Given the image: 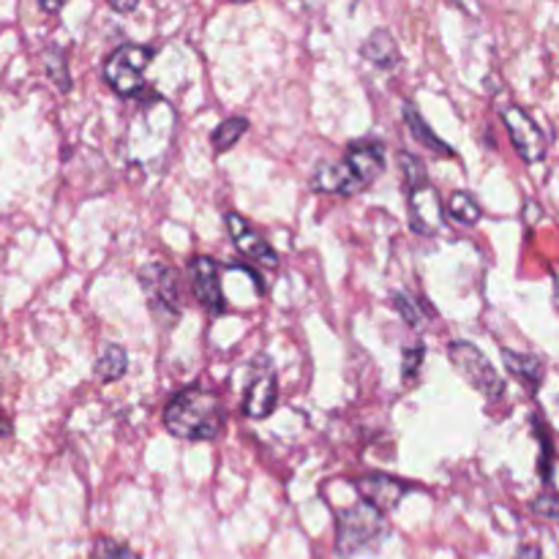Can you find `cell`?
Masks as SVG:
<instances>
[{"mask_svg": "<svg viewBox=\"0 0 559 559\" xmlns=\"http://www.w3.org/2000/svg\"><path fill=\"white\" fill-rule=\"evenodd\" d=\"M11 431V426H9V420L3 418V413H0V437H5Z\"/></svg>", "mask_w": 559, "mask_h": 559, "instance_id": "25", "label": "cell"}, {"mask_svg": "<svg viewBox=\"0 0 559 559\" xmlns=\"http://www.w3.org/2000/svg\"><path fill=\"white\" fill-rule=\"evenodd\" d=\"M533 511L538 516L551 519V522L559 524V495H540L538 500L533 502Z\"/></svg>", "mask_w": 559, "mask_h": 559, "instance_id": "21", "label": "cell"}, {"mask_svg": "<svg viewBox=\"0 0 559 559\" xmlns=\"http://www.w3.org/2000/svg\"><path fill=\"white\" fill-rule=\"evenodd\" d=\"M364 58H369L377 69H396L399 44L388 31H374L364 44Z\"/></svg>", "mask_w": 559, "mask_h": 559, "instance_id": "13", "label": "cell"}, {"mask_svg": "<svg viewBox=\"0 0 559 559\" xmlns=\"http://www.w3.org/2000/svg\"><path fill=\"white\" fill-rule=\"evenodd\" d=\"M249 129V120L246 118H227L216 131H213V151L216 153H227L235 142L243 136V131Z\"/></svg>", "mask_w": 559, "mask_h": 559, "instance_id": "18", "label": "cell"}, {"mask_svg": "<svg viewBox=\"0 0 559 559\" xmlns=\"http://www.w3.org/2000/svg\"><path fill=\"white\" fill-rule=\"evenodd\" d=\"M191 273V287H194L197 300L205 306L213 314H222L224 311V293L222 284H218V267L211 257H194L189 262Z\"/></svg>", "mask_w": 559, "mask_h": 559, "instance_id": "9", "label": "cell"}, {"mask_svg": "<svg viewBox=\"0 0 559 559\" xmlns=\"http://www.w3.org/2000/svg\"><path fill=\"white\" fill-rule=\"evenodd\" d=\"M126 369H129V355H126L123 347H118V344H107V347L98 353L96 374L102 377L104 382L120 380V377L126 374Z\"/></svg>", "mask_w": 559, "mask_h": 559, "instance_id": "16", "label": "cell"}, {"mask_svg": "<svg viewBox=\"0 0 559 559\" xmlns=\"http://www.w3.org/2000/svg\"><path fill=\"white\" fill-rule=\"evenodd\" d=\"M93 559H140V557H136V551H131L129 546H120L115 544V540H98Z\"/></svg>", "mask_w": 559, "mask_h": 559, "instance_id": "19", "label": "cell"}, {"mask_svg": "<svg viewBox=\"0 0 559 559\" xmlns=\"http://www.w3.org/2000/svg\"><path fill=\"white\" fill-rule=\"evenodd\" d=\"M388 538V524L382 511L369 502H358L349 511L338 513L336 551L338 557H355L364 551H374Z\"/></svg>", "mask_w": 559, "mask_h": 559, "instance_id": "3", "label": "cell"}, {"mask_svg": "<svg viewBox=\"0 0 559 559\" xmlns=\"http://www.w3.org/2000/svg\"><path fill=\"white\" fill-rule=\"evenodd\" d=\"M115 11H134L136 9V0H129V3H112Z\"/></svg>", "mask_w": 559, "mask_h": 559, "instance_id": "24", "label": "cell"}, {"mask_svg": "<svg viewBox=\"0 0 559 559\" xmlns=\"http://www.w3.org/2000/svg\"><path fill=\"white\" fill-rule=\"evenodd\" d=\"M442 205L440 194H437L435 186L429 180H420V183L409 186V224H413L415 233L420 235H437L442 229Z\"/></svg>", "mask_w": 559, "mask_h": 559, "instance_id": "8", "label": "cell"}, {"mask_svg": "<svg viewBox=\"0 0 559 559\" xmlns=\"http://www.w3.org/2000/svg\"><path fill=\"white\" fill-rule=\"evenodd\" d=\"M358 491L364 502L374 506L377 511H391L402 502L409 486L399 478H388V475H366L364 480H358Z\"/></svg>", "mask_w": 559, "mask_h": 559, "instance_id": "11", "label": "cell"}, {"mask_svg": "<svg viewBox=\"0 0 559 559\" xmlns=\"http://www.w3.org/2000/svg\"><path fill=\"white\" fill-rule=\"evenodd\" d=\"M448 355H451V364L456 366L459 374L469 382L478 393H484L491 402H500L506 396V382L497 374V369L491 366V360L480 353L475 344L469 342H453L448 347Z\"/></svg>", "mask_w": 559, "mask_h": 559, "instance_id": "4", "label": "cell"}, {"mask_svg": "<svg viewBox=\"0 0 559 559\" xmlns=\"http://www.w3.org/2000/svg\"><path fill=\"white\" fill-rule=\"evenodd\" d=\"M404 120H407L409 131H413V136L420 142V145L429 147V151H437L440 156H451V153H453L451 145H448V142H442L440 136H437L435 131L426 126V120L420 118V112H418V107H415V104H409V102L404 104Z\"/></svg>", "mask_w": 559, "mask_h": 559, "instance_id": "15", "label": "cell"}, {"mask_svg": "<svg viewBox=\"0 0 559 559\" xmlns=\"http://www.w3.org/2000/svg\"><path fill=\"white\" fill-rule=\"evenodd\" d=\"M227 229H229V235H233V243L238 246L240 254H246L249 260H254V262H262V265H267V267L276 265L278 257H276V251H273V246L267 243V240L262 238V235L257 233V229L251 227L243 216H238V213H229Z\"/></svg>", "mask_w": 559, "mask_h": 559, "instance_id": "10", "label": "cell"}, {"mask_svg": "<svg viewBox=\"0 0 559 559\" xmlns=\"http://www.w3.org/2000/svg\"><path fill=\"white\" fill-rule=\"evenodd\" d=\"M153 58L151 47H142V44H123V47L115 49L112 55L104 63V80L109 82L115 93L120 96H131L142 87V74H145L147 63Z\"/></svg>", "mask_w": 559, "mask_h": 559, "instance_id": "5", "label": "cell"}, {"mask_svg": "<svg viewBox=\"0 0 559 559\" xmlns=\"http://www.w3.org/2000/svg\"><path fill=\"white\" fill-rule=\"evenodd\" d=\"M502 360H506L508 371H511L516 380H522L527 388H538L544 380V364L540 358L527 353H513V349H502Z\"/></svg>", "mask_w": 559, "mask_h": 559, "instance_id": "14", "label": "cell"}, {"mask_svg": "<svg viewBox=\"0 0 559 559\" xmlns=\"http://www.w3.org/2000/svg\"><path fill=\"white\" fill-rule=\"evenodd\" d=\"M519 559H540V549L538 546H524V549L519 551Z\"/></svg>", "mask_w": 559, "mask_h": 559, "instance_id": "23", "label": "cell"}, {"mask_svg": "<svg viewBox=\"0 0 559 559\" xmlns=\"http://www.w3.org/2000/svg\"><path fill=\"white\" fill-rule=\"evenodd\" d=\"M164 426L180 440H213L224 429V404L213 393L189 388L164 409Z\"/></svg>", "mask_w": 559, "mask_h": 559, "instance_id": "2", "label": "cell"}, {"mask_svg": "<svg viewBox=\"0 0 559 559\" xmlns=\"http://www.w3.org/2000/svg\"><path fill=\"white\" fill-rule=\"evenodd\" d=\"M448 213H451L453 222L464 224V227H473L480 218V205L469 191H456L451 197V202H448Z\"/></svg>", "mask_w": 559, "mask_h": 559, "instance_id": "17", "label": "cell"}, {"mask_svg": "<svg viewBox=\"0 0 559 559\" xmlns=\"http://www.w3.org/2000/svg\"><path fill=\"white\" fill-rule=\"evenodd\" d=\"M420 364H424V344H415V347L404 349V364H402L404 380H409V377L418 374Z\"/></svg>", "mask_w": 559, "mask_h": 559, "instance_id": "22", "label": "cell"}, {"mask_svg": "<svg viewBox=\"0 0 559 559\" xmlns=\"http://www.w3.org/2000/svg\"><path fill=\"white\" fill-rule=\"evenodd\" d=\"M382 169H385V145L380 140H358L347 147L344 162H325L317 167L314 189L353 197L374 183Z\"/></svg>", "mask_w": 559, "mask_h": 559, "instance_id": "1", "label": "cell"}, {"mask_svg": "<svg viewBox=\"0 0 559 559\" xmlns=\"http://www.w3.org/2000/svg\"><path fill=\"white\" fill-rule=\"evenodd\" d=\"M142 289L151 304L153 314L164 320H178L180 314V295H178V273L167 265H147L142 271Z\"/></svg>", "mask_w": 559, "mask_h": 559, "instance_id": "6", "label": "cell"}, {"mask_svg": "<svg viewBox=\"0 0 559 559\" xmlns=\"http://www.w3.org/2000/svg\"><path fill=\"white\" fill-rule=\"evenodd\" d=\"M393 304H396V311L404 317V320L409 322V325H413V328L420 325V306L415 304L409 295L396 293V295H393Z\"/></svg>", "mask_w": 559, "mask_h": 559, "instance_id": "20", "label": "cell"}, {"mask_svg": "<svg viewBox=\"0 0 559 559\" xmlns=\"http://www.w3.org/2000/svg\"><path fill=\"white\" fill-rule=\"evenodd\" d=\"M502 123H506L508 134H511L513 147L524 162H540L546 156V136L540 126L530 118L524 109L508 107L502 109Z\"/></svg>", "mask_w": 559, "mask_h": 559, "instance_id": "7", "label": "cell"}, {"mask_svg": "<svg viewBox=\"0 0 559 559\" xmlns=\"http://www.w3.org/2000/svg\"><path fill=\"white\" fill-rule=\"evenodd\" d=\"M278 388H276V374H273L271 366L265 364V369L262 371H254V380H251L249 385V393H246V415L254 420H262L267 418V415L276 409V402H278Z\"/></svg>", "mask_w": 559, "mask_h": 559, "instance_id": "12", "label": "cell"}]
</instances>
